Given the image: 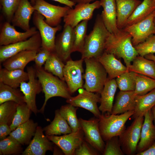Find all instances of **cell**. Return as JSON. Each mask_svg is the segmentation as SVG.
<instances>
[{
  "mask_svg": "<svg viewBox=\"0 0 155 155\" xmlns=\"http://www.w3.org/2000/svg\"><path fill=\"white\" fill-rule=\"evenodd\" d=\"M104 51L122 58L128 68L139 54L132 42V36L123 30L117 33H109L106 41Z\"/></svg>",
  "mask_w": 155,
  "mask_h": 155,
  "instance_id": "6da1fadb",
  "label": "cell"
},
{
  "mask_svg": "<svg viewBox=\"0 0 155 155\" xmlns=\"http://www.w3.org/2000/svg\"><path fill=\"white\" fill-rule=\"evenodd\" d=\"M35 68L36 77L41 85L45 97L44 103L38 112L44 113L46 103L51 98L58 96L67 99L71 96L65 81L46 71L43 67Z\"/></svg>",
  "mask_w": 155,
  "mask_h": 155,
  "instance_id": "7a4b0ae2",
  "label": "cell"
},
{
  "mask_svg": "<svg viewBox=\"0 0 155 155\" xmlns=\"http://www.w3.org/2000/svg\"><path fill=\"white\" fill-rule=\"evenodd\" d=\"M109 33L100 15L98 14L92 30L86 36L81 53V59H97L99 57L104 51L106 41Z\"/></svg>",
  "mask_w": 155,
  "mask_h": 155,
  "instance_id": "3957f363",
  "label": "cell"
},
{
  "mask_svg": "<svg viewBox=\"0 0 155 155\" xmlns=\"http://www.w3.org/2000/svg\"><path fill=\"white\" fill-rule=\"evenodd\" d=\"M86 65L83 78L85 82L83 88L86 90L100 94L107 80V73L97 59H84Z\"/></svg>",
  "mask_w": 155,
  "mask_h": 155,
  "instance_id": "277c9868",
  "label": "cell"
},
{
  "mask_svg": "<svg viewBox=\"0 0 155 155\" xmlns=\"http://www.w3.org/2000/svg\"><path fill=\"white\" fill-rule=\"evenodd\" d=\"M134 113L133 110L119 115L102 113L99 118V126L103 140L106 142L113 137L120 135L126 129V121Z\"/></svg>",
  "mask_w": 155,
  "mask_h": 155,
  "instance_id": "5b68a950",
  "label": "cell"
},
{
  "mask_svg": "<svg viewBox=\"0 0 155 155\" xmlns=\"http://www.w3.org/2000/svg\"><path fill=\"white\" fill-rule=\"evenodd\" d=\"M131 124L119 136L121 149L124 154L135 155L144 117L139 116L135 119Z\"/></svg>",
  "mask_w": 155,
  "mask_h": 155,
  "instance_id": "8992f818",
  "label": "cell"
},
{
  "mask_svg": "<svg viewBox=\"0 0 155 155\" xmlns=\"http://www.w3.org/2000/svg\"><path fill=\"white\" fill-rule=\"evenodd\" d=\"M29 77L28 82H22L20 86V90L23 94L25 102L31 111L36 115L38 112L36 104L37 94L42 91L41 85L37 78L35 67L31 66L27 68Z\"/></svg>",
  "mask_w": 155,
  "mask_h": 155,
  "instance_id": "52a82bcc",
  "label": "cell"
},
{
  "mask_svg": "<svg viewBox=\"0 0 155 155\" xmlns=\"http://www.w3.org/2000/svg\"><path fill=\"white\" fill-rule=\"evenodd\" d=\"M101 7L100 1L98 0L91 3H78L74 8H71L63 18L64 26L74 28L83 21H89L92 18L94 11Z\"/></svg>",
  "mask_w": 155,
  "mask_h": 155,
  "instance_id": "ba28073f",
  "label": "cell"
},
{
  "mask_svg": "<svg viewBox=\"0 0 155 155\" xmlns=\"http://www.w3.org/2000/svg\"><path fill=\"white\" fill-rule=\"evenodd\" d=\"M155 11L144 20L126 26L123 29L131 35L134 46L143 42L150 36L155 34Z\"/></svg>",
  "mask_w": 155,
  "mask_h": 155,
  "instance_id": "9c48e42d",
  "label": "cell"
},
{
  "mask_svg": "<svg viewBox=\"0 0 155 155\" xmlns=\"http://www.w3.org/2000/svg\"><path fill=\"white\" fill-rule=\"evenodd\" d=\"M33 6L35 11L44 16L45 22L52 27L59 25L62 18L71 8L67 6L61 7L53 5L44 0H35Z\"/></svg>",
  "mask_w": 155,
  "mask_h": 155,
  "instance_id": "30bf717a",
  "label": "cell"
},
{
  "mask_svg": "<svg viewBox=\"0 0 155 155\" xmlns=\"http://www.w3.org/2000/svg\"><path fill=\"white\" fill-rule=\"evenodd\" d=\"M44 17L36 11L33 14V22L39 31L41 39V47L51 52L54 51L55 35L60 30L62 26L60 25L52 27L45 21Z\"/></svg>",
  "mask_w": 155,
  "mask_h": 155,
  "instance_id": "8fae6325",
  "label": "cell"
},
{
  "mask_svg": "<svg viewBox=\"0 0 155 155\" xmlns=\"http://www.w3.org/2000/svg\"><path fill=\"white\" fill-rule=\"evenodd\" d=\"M41 47V38L38 31L26 40L7 45L0 46V63H2L7 59L22 51L35 50L38 52Z\"/></svg>",
  "mask_w": 155,
  "mask_h": 155,
  "instance_id": "7c38bea8",
  "label": "cell"
},
{
  "mask_svg": "<svg viewBox=\"0 0 155 155\" xmlns=\"http://www.w3.org/2000/svg\"><path fill=\"white\" fill-rule=\"evenodd\" d=\"M84 59L73 61L71 59L65 63L63 69L65 81L71 94L83 86Z\"/></svg>",
  "mask_w": 155,
  "mask_h": 155,
  "instance_id": "4fadbf2b",
  "label": "cell"
},
{
  "mask_svg": "<svg viewBox=\"0 0 155 155\" xmlns=\"http://www.w3.org/2000/svg\"><path fill=\"white\" fill-rule=\"evenodd\" d=\"M84 134V139L92 147L102 154L105 144L101 135L97 118L88 120L79 119Z\"/></svg>",
  "mask_w": 155,
  "mask_h": 155,
  "instance_id": "5bb4252c",
  "label": "cell"
},
{
  "mask_svg": "<svg viewBox=\"0 0 155 155\" xmlns=\"http://www.w3.org/2000/svg\"><path fill=\"white\" fill-rule=\"evenodd\" d=\"M79 94L67 99L66 102L74 106L84 108L99 118L101 115L97 103L100 102V94L88 91L83 88L78 90Z\"/></svg>",
  "mask_w": 155,
  "mask_h": 155,
  "instance_id": "9a60e30c",
  "label": "cell"
},
{
  "mask_svg": "<svg viewBox=\"0 0 155 155\" xmlns=\"http://www.w3.org/2000/svg\"><path fill=\"white\" fill-rule=\"evenodd\" d=\"M49 139L59 147L65 155H74L75 150L84 140L82 127L75 132L62 136L46 135Z\"/></svg>",
  "mask_w": 155,
  "mask_h": 155,
  "instance_id": "2e32d148",
  "label": "cell"
},
{
  "mask_svg": "<svg viewBox=\"0 0 155 155\" xmlns=\"http://www.w3.org/2000/svg\"><path fill=\"white\" fill-rule=\"evenodd\" d=\"M74 42V28L64 26L62 31L56 38L54 52L64 63L71 59Z\"/></svg>",
  "mask_w": 155,
  "mask_h": 155,
  "instance_id": "e0dca14e",
  "label": "cell"
},
{
  "mask_svg": "<svg viewBox=\"0 0 155 155\" xmlns=\"http://www.w3.org/2000/svg\"><path fill=\"white\" fill-rule=\"evenodd\" d=\"M35 27H32L24 32L16 30L14 26L7 21L2 25L0 33V46H5L26 40L38 32Z\"/></svg>",
  "mask_w": 155,
  "mask_h": 155,
  "instance_id": "ac0fdd59",
  "label": "cell"
},
{
  "mask_svg": "<svg viewBox=\"0 0 155 155\" xmlns=\"http://www.w3.org/2000/svg\"><path fill=\"white\" fill-rule=\"evenodd\" d=\"M40 126L37 127L33 138L23 151V155H45L48 150L52 151V143L43 133Z\"/></svg>",
  "mask_w": 155,
  "mask_h": 155,
  "instance_id": "d6986e66",
  "label": "cell"
},
{
  "mask_svg": "<svg viewBox=\"0 0 155 155\" xmlns=\"http://www.w3.org/2000/svg\"><path fill=\"white\" fill-rule=\"evenodd\" d=\"M144 117V120L141 129L140 141L137 147L136 154L147 149L155 141V128L152 109L148 111Z\"/></svg>",
  "mask_w": 155,
  "mask_h": 155,
  "instance_id": "ffe728a7",
  "label": "cell"
},
{
  "mask_svg": "<svg viewBox=\"0 0 155 155\" xmlns=\"http://www.w3.org/2000/svg\"><path fill=\"white\" fill-rule=\"evenodd\" d=\"M35 9L29 0H21L11 22L14 26L20 28L25 31L30 28V21Z\"/></svg>",
  "mask_w": 155,
  "mask_h": 155,
  "instance_id": "44dd1931",
  "label": "cell"
},
{
  "mask_svg": "<svg viewBox=\"0 0 155 155\" xmlns=\"http://www.w3.org/2000/svg\"><path fill=\"white\" fill-rule=\"evenodd\" d=\"M103 10L100 15L106 28L111 33H116L120 30L117 26L116 0H100Z\"/></svg>",
  "mask_w": 155,
  "mask_h": 155,
  "instance_id": "7402d4cb",
  "label": "cell"
},
{
  "mask_svg": "<svg viewBox=\"0 0 155 155\" xmlns=\"http://www.w3.org/2000/svg\"><path fill=\"white\" fill-rule=\"evenodd\" d=\"M97 59L105 69L109 79H115L129 71L113 55L104 51Z\"/></svg>",
  "mask_w": 155,
  "mask_h": 155,
  "instance_id": "603a6c76",
  "label": "cell"
},
{
  "mask_svg": "<svg viewBox=\"0 0 155 155\" xmlns=\"http://www.w3.org/2000/svg\"><path fill=\"white\" fill-rule=\"evenodd\" d=\"M136 96L134 91H120L116 96L111 114H121L134 110L136 105Z\"/></svg>",
  "mask_w": 155,
  "mask_h": 155,
  "instance_id": "cb8c5ba5",
  "label": "cell"
},
{
  "mask_svg": "<svg viewBox=\"0 0 155 155\" xmlns=\"http://www.w3.org/2000/svg\"><path fill=\"white\" fill-rule=\"evenodd\" d=\"M118 86L114 79H108L100 93V104L98 108L102 113L111 114L115 95Z\"/></svg>",
  "mask_w": 155,
  "mask_h": 155,
  "instance_id": "d4e9b609",
  "label": "cell"
},
{
  "mask_svg": "<svg viewBox=\"0 0 155 155\" xmlns=\"http://www.w3.org/2000/svg\"><path fill=\"white\" fill-rule=\"evenodd\" d=\"M117 24L119 30L123 29L126 22L137 7L142 2L140 0H116Z\"/></svg>",
  "mask_w": 155,
  "mask_h": 155,
  "instance_id": "484cf974",
  "label": "cell"
},
{
  "mask_svg": "<svg viewBox=\"0 0 155 155\" xmlns=\"http://www.w3.org/2000/svg\"><path fill=\"white\" fill-rule=\"evenodd\" d=\"M38 51L26 50L19 53L5 60L2 63L4 68L10 70L23 69L30 62L34 61Z\"/></svg>",
  "mask_w": 155,
  "mask_h": 155,
  "instance_id": "4316f807",
  "label": "cell"
},
{
  "mask_svg": "<svg viewBox=\"0 0 155 155\" xmlns=\"http://www.w3.org/2000/svg\"><path fill=\"white\" fill-rule=\"evenodd\" d=\"M37 126V123L29 119L12 131L9 135L22 145H28L31 141L32 138L34 136Z\"/></svg>",
  "mask_w": 155,
  "mask_h": 155,
  "instance_id": "83f0119b",
  "label": "cell"
},
{
  "mask_svg": "<svg viewBox=\"0 0 155 155\" xmlns=\"http://www.w3.org/2000/svg\"><path fill=\"white\" fill-rule=\"evenodd\" d=\"M28 79V74L24 70H10L0 67V82L12 88H17L22 82Z\"/></svg>",
  "mask_w": 155,
  "mask_h": 155,
  "instance_id": "f1b7e54d",
  "label": "cell"
},
{
  "mask_svg": "<svg viewBox=\"0 0 155 155\" xmlns=\"http://www.w3.org/2000/svg\"><path fill=\"white\" fill-rule=\"evenodd\" d=\"M46 135H57L71 133L72 130L67 121L60 114L59 110L55 112L53 120L48 125L44 127Z\"/></svg>",
  "mask_w": 155,
  "mask_h": 155,
  "instance_id": "f546056e",
  "label": "cell"
},
{
  "mask_svg": "<svg viewBox=\"0 0 155 155\" xmlns=\"http://www.w3.org/2000/svg\"><path fill=\"white\" fill-rule=\"evenodd\" d=\"M128 68L130 71L155 79V62L144 57L137 56Z\"/></svg>",
  "mask_w": 155,
  "mask_h": 155,
  "instance_id": "4dcf8cb0",
  "label": "cell"
},
{
  "mask_svg": "<svg viewBox=\"0 0 155 155\" xmlns=\"http://www.w3.org/2000/svg\"><path fill=\"white\" fill-rule=\"evenodd\" d=\"M136 105L133 119L139 116H144L145 113L155 105V89L142 95H136Z\"/></svg>",
  "mask_w": 155,
  "mask_h": 155,
  "instance_id": "1f68e13d",
  "label": "cell"
},
{
  "mask_svg": "<svg viewBox=\"0 0 155 155\" xmlns=\"http://www.w3.org/2000/svg\"><path fill=\"white\" fill-rule=\"evenodd\" d=\"M155 10V3L152 0H143L128 19L125 27L144 20Z\"/></svg>",
  "mask_w": 155,
  "mask_h": 155,
  "instance_id": "d6a6232c",
  "label": "cell"
},
{
  "mask_svg": "<svg viewBox=\"0 0 155 155\" xmlns=\"http://www.w3.org/2000/svg\"><path fill=\"white\" fill-rule=\"evenodd\" d=\"M10 101L18 104L25 102L24 96L20 90L0 82V104Z\"/></svg>",
  "mask_w": 155,
  "mask_h": 155,
  "instance_id": "836d02e7",
  "label": "cell"
},
{
  "mask_svg": "<svg viewBox=\"0 0 155 155\" xmlns=\"http://www.w3.org/2000/svg\"><path fill=\"white\" fill-rule=\"evenodd\" d=\"M64 63L54 52L51 53L43 67L46 71L65 81L63 76Z\"/></svg>",
  "mask_w": 155,
  "mask_h": 155,
  "instance_id": "e575fe53",
  "label": "cell"
},
{
  "mask_svg": "<svg viewBox=\"0 0 155 155\" xmlns=\"http://www.w3.org/2000/svg\"><path fill=\"white\" fill-rule=\"evenodd\" d=\"M78 107L68 104L62 106L59 110L61 115L64 118L71 127L72 132L78 130L81 126L76 115Z\"/></svg>",
  "mask_w": 155,
  "mask_h": 155,
  "instance_id": "d590c367",
  "label": "cell"
},
{
  "mask_svg": "<svg viewBox=\"0 0 155 155\" xmlns=\"http://www.w3.org/2000/svg\"><path fill=\"white\" fill-rule=\"evenodd\" d=\"M88 20L83 21L74 28V42L72 53L78 52L81 53L83 50L86 36Z\"/></svg>",
  "mask_w": 155,
  "mask_h": 155,
  "instance_id": "8d00e7d4",
  "label": "cell"
},
{
  "mask_svg": "<svg viewBox=\"0 0 155 155\" xmlns=\"http://www.w3.org/2000/svg\"><path fill=\"white\" fill-rule=\"evenodd\" d=\"M135 95H144L155 89V79L141 74L136 73Z\"/></svg>",
  "mask_w": 155,
  "mask_h": 155,
  "instance_id": "74e56055",
  "label": "cell"
},
{
  "mask_svg": "<svg viewBox=\"0 0 155 155\" xmlns=\"http://www.w3.org/2000/svg\"><path fill=\"white\" fill-rule=\"evenodd\" d=\"M22 145L14 138L9 135L0 140V154L7 155L18 154L22 153Z\"/></svg>",
  "mask_w": 155,
  "mask_h": 155,
  "instance_id": "f35d334b",
  "label": "cell"
},
{
  "mask_svg": "<svg viewBox=\"0 0 155 155\" xmlns=\"http://www.w3.org/2000/svg\"><path fill=\"white\" fill-rule=\"evenodd\" d=\"M136 73L127 71L116 78V83L120 91H134L136 86Z\"/></svg>",
  "mask_w": 155,
  "mask_h": 155,
  "instance_id": "ab89813d",
  "label": "cell"
},
{
  "mask_svg": "<svg viewBox=\"0 0 155 155\" xmlns=\"http://www.w3.org/2000/svg\"><path fill=\"white\" fill-rule=\"evenodd\" d=\"M32 112L25 102L18 104L16 112L10 127L12 131L29 119Z\"/></svg>",
  "mask_w": 155,
  "mask_h": 155,
  "instance_id": "60d3db41",
  "label": "cell"
},
{
  "mask_svg": "<svg viewBox=\"0 0 155 155\" xmlns=\"http://www.w3.org/2000/svg\"><path fill=\"white\" fill-rule=\"evenodd\" d=\"M18 104L10 101L0 104V123H5L10 126L16 112Z\"/></svg>",
  "mask_w": 155,
  "mask_h": 155,
  "instance_id": "b9f144b4",
  "label": "cell"
},
{
  "mask_svg": "<svg viewBox=\"0 0 155 155\" xmlns=\"http://www.w3.org/2000/svg\"><path fill=\"white\" fill-rule=\"evenodd\" d=\"M21 0H0L2 11L7 21L11 22Z\"/></svg>",
  "mask_w": 155,
  "mask_h": 155,
  "instance_id": "7bdbcfd3",
  "label": "cell"
},
{
  "mask_svg": "<svg viewBox=\"0 0 155 155\" xmlns=\"http://www.w3.org/2000/svg\"><path fill=\"white\" fill-rule=\"evenodd\" d=\"M139 55H146L155 53V34L150 36L143 42L134 46Z\"/></svg>",
  "mask_w": 155,
  "mask_h": 155,
  "instance_id": "ee69618b",
  "label": "cell"
},
{
  "mask_svg": "<svg viewBox=\"0 0 155 155\" xmlns=\"http://www.w3.org/2000/svg\"><path fill=\"white\" fill-rule=\"evenodd\" d=\"M106 142L102 155H125L121 147L119 136L113 137Z\"/></svg>",
  "mask_w": 155,
  "mask_h": 155,
  "instance_id": "f6af8a7d",
  "label": "cell"
},
{
  "mask_svg": "<svg viewBox=\"0 0 155 155\" xmlns=\"http://www.w3.org/2000/svg\"><path fill=\"white\" fill-rule=\"evenodd\" d=\"M51 52L41 47L37 53L34 59L35 68H40L44 65Z\"/></svg>",
  "mask_w": 155,
  "mask_h": 155,
  "instance_id": "bcb514c9",
  "label": "cell"
},
{
  "mask_svg": "<svg viewBox=\"0 0 155 155\" xmlns=\"http://www.w3.org/2000/svg\"><path fill=\"white\" fill-rule=\"evenodd\" d=\"M84 139L75 150V155H98L100 153L95 149H93Z\"/></svg>",
  "mask_w": 155,
  "mask_h": 155,
  "instance_id": "7dc6e473",
  "label": "cell"
},
{
  "mask_svg": "<svg viewBox=\"0 0 155 155\" xmlns=\"http://www.w3.org/2000/svg\"><path fill=\"white\" fill-rule=\"evenodd\" d=\"M12 131L10 126L5 123H0V139L2 140L9 135Z\"/></svg>",
  "mask_w": 155,
  "mask_h": 155,
  "instance_id": "c3c4849f",
  "label": "cell"
},
{
  "mask_svg": "<svg viewBox=\"0 0 155 155\" xmlns=\"http://www.w3.org/2000/svg\"><path fill=\"white\" fill-rule=\"evenodd\" d=\"M136 155H155V141L152 145L145 151L137 154Z\"/></svg>",
  "mask_w": 155,
  "mask_h": 155,
  "instance_id": "681fc988",
  "label": "cell"
},
{
  "mask_svg": "<svg viewBox=\"0 0 155 155\" xmlns=\"http://www.w3.org/2000/svg\"><path fill=\"white\" fill-rule=\"evenodd\" d=\"M32 4L33 5L34 3L35 0H30ZM53 1L57 2L61 4H64L71 8L75 5V3L72 1L70 0H52Z\"/></svg>",
  "mask_w": 155,
  "mask_h": 155,
  "instance_id": "f907efd6",
  "label": "cell"
},
{
  "mask_svg": "<svg viewBox=\"0 0 155 155\" xmlns=\"http://www.w3.org/2000/svg\"><path fill=\"white\" fill-rule=\"evenodd\" d=\"M75 3H90L94 0H70Z\"/></svg>",
  "mask_w": 155,
  "mask_h": 155,
  "instance_id": "816d5d0a",
  "label": "cell"
},
{
  "mask_svg": "<svg viewBox=\"0 0 155 155\" xmlns=\"http://www.w3.org/2000/svg\"><path fill=\"white\" fill-rule=\"evenodd\" d=\"M145 58L152 60L155 62V55L153 54H150L144 57Z\"/></svg>",
  "mask_w": 155,
  "mask_h": 155,
  "instance_id": "f5cc1de1",
  "label": "cell"
},
{
  "mask_svg": "<svg viewBox=\"0 0 155 155\" xmlns=\"http://www.w3.org/2000/svg\"><path fill=\"white\" fill-rule=\"evenodd\" d=\"M154 117V125L155 128V105L151 109Z\"/></svg>",
  "mask_w": 155,
  "mask_h": 155,
  "instance_id": "db71d44e",
  "label": "cell"
},
{
  "mask_svg": "<svg viewBox=\"0 0 155 155\" xmlns=\"http://www.w3.org/2000/svg\"><path fill=\"white\" fill-rule=\"evenodd\" d=\"M154 25H155V19H154Z\"/></svg>",
  "mask_w": 155,
  "mask_h": 155,
  "instance_id": "11a10c76",
  "label": "cell"
},
{
  "mask_svg": "<svg viewBox=\"0 0 155 155\" xmlns=\"http://www.w3.org/2000/svg\"><path fill=\"white\" fill-rule=\"evenodd\" d=\"M152 0L155 3V0Z\"/></svg>",
  "mask_w": 155,
  "mask_h": 155,
  "instance_id": "9f6ffc18",
  "label": "cell"
},
{
  "mask_svg": "<svg viewBox=\"0 0 155 155\" xmlns=\"http://www.w3.org/2000/svg\"><path fill=\"white\" fill-rule=\"evenodd\" d=\"M154 19H155V14H154Z\"/></svg>",
  "mask_w": 155,
  "mask_h": 155,
  "instance_id": "6f0895ef",
  "label": "cell"
}]
</instances>
